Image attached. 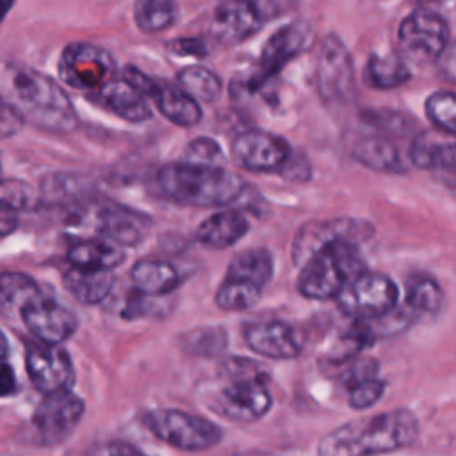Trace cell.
<instances>
[{
	"mask_svg": "<svg viewBox=\"0 0 456 456\" xmlns=\"http://www.w3.org/2000/svg\"><path fill=\"white\" fill-rule=\"evenodd\" d=\"M419 420L411 410L353 419L321 438L317 452L324 456H363L394 452L415 444Z\"/></svg>",
	"mask_w": 456,
	"mask_h": 456,
	"instance_id": "6da1fadb",
	"label": "cell"
},
{
	"mask_svg": "<svg viewBox=\"0 0 456 456\" xmlns=\"http://www.w3.org/2000/svg\"><path fill=\"white\" fill-rule=\"evenodd\" d=\"M155 182L164 198L187 207H223L244 189L242 178L223 166L185 160L160 167Z\"/></svg>",
	"mask_w": 456,
	"mask_h": 456,
	"instance_id": "7a4b0ae2",
	"label": "cell"
},
{
	"mask_svg": "<svg viewBox=\"0 0 456 456\" xmlns=\"http://www.w3.org/2000/svg\"><path fill=\"white\" fill-rule=\"evenodd\" d=\"M9 87L12 102L7 103L23 121L57 134H68L77 128V110L53 78L30 68H16L11 73Z\"/></svg>",
	"mask_w": 456,
	"mask_h": 456,
	"instance_id": "3957f363",
	"label": "cell"
},
{
	"mask_svg": "<svg viewBox=\"0 0 456 456\" xmlns=\"http://www.w3.org/2000/svg\"><path fill=\"white\" fill-rule=\"evenodd\" d=\"M363 269L365 260L358 240L335 239L314 251L301 264L297 290L308 299H335L342 287Z\"/></svg>",
	"mask_w": 456,
	"mask_h": 456,
	"instance_id": "277c9868",
	"label": "cell"
},
{
	"mask_svg": "<svg viewBox=\"0 0 456 456\" xmlns=\"http://www.w3.org/2000/svg\"><path fill=\"white\" fill-rule=\"evenodd\" d=\"M142 424L153 436L180 451H205L221 440V429L212 420L182 410L146 411Z\"/></svg>",
	"mask_w": 456,
	"mask_h": 456,
	"instance_id": "5b68a950",
	"label": "cell"
},
{
	"mask_svg": "<svg viewBox=\"0 0 456 456\" xmlns=\"http://www.w3.org/2000/svg\"><path fill=\"white\" fill-rule=\"evenodd\" d=\"M335 299L353 319H376L399 305V289L387 274L363 269L342 287Z\"/></svg>",
	"mask_w": 456,
	"mask_h": 456,
	"instance_id": "8992f818",
	"label": "cell"
},
{
	"mask_svg": "<svg viewBox=\"0 0 456 456\" xmlns=\"http://www.w3.org/2000/svg\"><path fill=\"white\" fill-rule=\"evenodd\" d=\"M447 21L428 9H419L408 14L397 28V43L401 55L417 64L436 61L449 45Z\"/></svg>",
	"mask_w": 456,
	"mask_h": 456,
	"instance_id": "52a82bcc",
	"label": "cell"
},
{
	"mask_svg": "<svg viewBox=\"0 0 456 456\" xmlns=\"http://www.w3.org/2000/svg\"><path fill=\"white\" fill-rule=\"evenodd\" d=\"M59 77L69 87L93 94L116 77V62L96 45L71 43L61 53Z\"/></svg>",
	"mask_w": 456,
	"mask_h": 456,
	"instance_id": "ba28073f",
	"label": "cell"
},
{
	"mask_svg": "<svg viewBox=\"0 0 456 456\" xmlns=\"http://www.w3.org/2000/svg\"><path fill=\"white\" fill-rule=\"evenodd\" d=\"M315 82L321 98L328 105H346L354 94V68L346 45L330 34L324 37L319 57Z\"/></svg>",
	"mask_w": 456,
	"mask_h": 456,
	"instance_id": "9c48e42d",
	"label": "cell"
},
{
	"mask_svg": "<svg viewBox=\"0 0 456 456\" xmlns=\"http://www.w3.org/2000/svg\"><path fill=\"white\" fill-rule=\"evenodd\" d=\"M314 37L315 32L306 21L296 20L280 27L262 48L258 66L248 82L249 89L255 91L278 75L285 64L312 46Z\"/></svg>",
	"mask_w": 456,
	"mask_h": 456,
	"instance_id": "30bf717a",
	"label": "cell"
},
{
	"mask_svg": "<svg viewBox=\"0 0 456 456\" xmlns=\"http://www.w3.org/2000/svg\"><path fill=\"white\" fill-rule=\"evenodd\" d=\"M84 401L69 388L45 394L32 415V426L45 445L64 442L84 417Z\"/></svg>",
	"mask_w": 456,
	"mask_h": 456,
	"instance_id": "8fae6325",
	"label": "cell"
},
{
	"mask_svg": "<svg viewBox=\"0 0 456 456\" xmlns=\"http://www.w3.org/2000/svg\"><path fill=\"white\" fill-rule=\"evenodd\" d=\"M290 151L283 137L258 128L239 134L232 142L233 162L253 173H280Z\"/></svg>",
	"mask_w": 456,
	"mask_h": 456,
	"instance_id": "7c38bea8",
	"label": "cell"
},
{
	"mask_svg": "<svg viewBox=\"0 0 456 456\" xmlns=\"http://www.w3.org/2000/svg\"><path fill=\"white\" fill-rule=\"evenodd\" d=\"M27 374L41 394L71 388L75 369L69 353L61 344L37 340L27 349Z\"/></svg>",
	"mask_w": 456,
	"mask_h": 456,
	"instance_id": "4fadbf2b",
	"label": "cell"
},
{
	"mask_svg": "<svg viewBox=\"0 0 456 456\" xmlns=\"http://www.w3.org/2000/svg\"><path fill=\"white\" fill-rule=\"evenodd\" d=\"M20 321L37 340L52 344L68 340L78 328L77 315L68 306L46 297L43 292L23 306Z\"/></svg>",
	"mask_w": 456,
	"mask_h": 456,
	"instance_id": "5bb4252c",
	"label": "cell"
},
{
	"mask_svg": "<svg viewBox=\"0 0 456 456\" xmlns=\"http://www.w3.org/2000/svg\"><path fill=\"white\" fill-rule=\"evenodd\" d=\"M219 415L248 424L262 419L273 406V395L258 378H244L226 385L214 403Z\"/></svg>",
	"mask_w": 456,
	"mask_h": 456,
	"instance_id": "9a60e30c",
	"label": "cell"
},
{
	"mask_svg": "<svg viewBox=\"0 0 456 456\" xmlns=\"http://www.w3.org/2000/svg\"><path fill=\"white\" fill-rule=\"evenodd\" d=\"M269 14L260 0H223L212 18V36L224 43L235 45L262 28Z\"/></svg>",
	"mask_w": 456,
	"mask_h": 456,
	"instance_id": "2e32d148",
	"label": "cell"
},
{
	"mask_svg": "<svg viewBox=\"0 0 456 456\" xmlns=\"http://www.w3.org/2000/svg\"><path fill=\"white\" fill-rule=\"evenodd\" d=\"M370 233L372 226L360 219L337 217L321 223L312 221L297 230L292 242V260L296 265H301L314 251H317L319 248L335 239H353L360 242L362 239H367Z\"/></svg>",
	"mask_w": 456,
	"mask_h": 456,
	"instance_id": "e0dca14e",
	"label": "cell"
},
{
	"mask_svg": "<svg viewBox=\"0 0 456 456\" xmlns=\"http://www.w3.org/2000/svg\"><path fill=\"white\" fill-rule=\"evenodd\" d=\"M96 230L102 237L119 246H137L151 228V219L139 210L119 203H105L94 214Z\"/></svg>",
	"mask_w": 456,
	"mask_h": 456,
	"instance_id": "ac0fdd59",
	"label": "cell"
},
{
	"mask_svg": "<svg viewBox=\"0 0 456 456\" xmlns=\"http://www.w3.org/2000/svg\"><path fill=\"white\" fill-rule=\"evenodd\" d=\"M246 346L273 360H292L301 353V342L296 331L283 321L253 322L244 328Z\"/></svg>",
	"mask_w": 456,
	"mask_h": 456,
	"instance_id": "d6986e66",
	"label": "cell"
},
{
	"mask_svg": "<svg viewBox=\"0 0 456 456\" xmlns=\"http://www.w3.org/2000/svg\"><path fill=\"white\" fill-rule=\"evenodd\" d=\"M89 96L130 123H141L151 118L148 96L123 75L112 77Z\"/></svg>",
	"mask_w": 456,
	"mask_h": 456,
	"instance_id": "ffe728a7",
	"label": "cell"
},
{
	"mask_svg": "<svg viewBox=\"0 0 456 456\" xmlns=\"http://www.w3.org/2000/svg\"><path fill=\"white\" fill-rule=\"evenodd\" d=\"M410 160L419 169H436L452 175L456 162L454 137L442 130L419 132L410 146Z\"/></svg>",
	"mask_w": 456,
	"mask_h": 456,
	"instance_id": "44dd1931",
	"label": "cell"
},
{
	"mask_svg": "<svg viewBox=\"0 0 456 456\" xmlns=\"http://www.w3.org/2000/svg\"><path fill=\"white\" fill-rule=\"evenodd\" d=\"M248 221L235 210H221L203 219L196 228V239L208 249H224L233 246L248 233Z\"/></svg>",
	"mask_w": 456,
	"mask_h": 456,
	"instance_id": "7402d4cb",
	"label": "cell"
},
{
	"mask_svg": "<svg viewBox=\"0 0 456 456\" xmlns=\"http://www.w3.org/2000/svg\"><path fill=\"white\" fill-rule=\"evenodd\" d=\"M130 280L137 292L160 297L178 287L180 274L171 262L160 258H142L132 265Z\"/></svg>",
	"mask_w": 456,
	"mask_h": 456,
	"instance_id": "603a6c76",
	"label": "cell"
},
{
	"mask_svg": "<svg viewBox=\"0 0 456 456\" xmlns=\"http://www.w3.org/2000/svg\"><path fill=\"white\" fill-rule=\"evenodd\" d=\"M151 100L155 102L159 112L178 126H196L201 121L203 112L200 103L180 86L157 82Z\"/></svg>",
	"mask_w": 456,
	"mask_h": 456,
	"instance_id": "cb8c5ba5",
	"label": "cell"
},
{
	"mask_svg": "<svg viewBox=\"0 0 456 456\" xmlns=\"http://www.w3.org/2000/svg\"><path fill=\"white\" fill-rule=\"evenodd\" d=\"M66 290L84 305L102 303L114 287L110 269H86L71 265L62 276Z\"/></svg>",
	"mask_w": 456,
	"mask_h": 456,
	"instance_id": "d4e9b609",
	"label": "cell"
},
{
	"mask_svg": "<svg viewBox=\"0 0 456 456\" xmlns=\"http://www.w3.org/2000/svg\"><path fill=\"white\" fill-rule=\"evenodd\" d=\"M126 258L125 248L105 239H84L68 249V262L75 267L86 269H110L114 271Z\"/></svg>",
	"mask_w": 456,
	"mask_h": 456,
	"instance_id": "484cf974",
	"label": "cell"
},
{
	"mask_svg": "<svg viewBox=\"0 0 456 456\" xmlns=\"http://www.w3.org/2000/svg\"><path fill=\"white\" fill-rule=\"evenodd\" d=\"M353 157L378 173H403L401 151L395 142L383 135H363L353 144Z\"/></svg>",
	"mask_w": 456,
	"mask_h": 456,
	"instance_id": "4316f807",
	"label": "cell"
},
{
	"mask_svg": "<svg viewBox=\"0 0 456 456\" xmlns=\"http://www.w3.org/2000/svg\"><path fill=\"white\" fill-rule=\"evenodd\" d=\"M442 303L444 292L435 278H431L429 274H415L408 280L406 301L403 306L413 321L436 315Z\"/></svg>",
	"mask_w": 456,
	"mask_h": 456,
	"instance_id": "83f0119b",
	"label": "cell"
},
{
	"mask_svg": "<svg viewBox=\"0 0 456 456\" xmlns=\"http://www.w3.org/2000/svg\"><path fill=\"white\" fill-rule=\"evenodd\" d=\"M365 82L376 89H394L410 80L411 71L401 53H376L367 61Z\"/></svg>",
	"mask_w": 456,
	"mask_h": 456,
	"instance_id": "f1b7e54d",
	"label": "cell"
},
{
	"mask_svg": "<svg viewBox=\"0 0 456 456\" xmlns=\"http://www.w3.org/2000/svg\"><path fill=\"white\" fill-rule=\"evenodd\" d=\"M41 294L39 285L25 273H0V312L5 317H20L23 306Z\"/></svg>",
	"mask_w": 456,
	"mask_h": 456,
	"instance_id": "f546056e",
	"label": "cell"
},
{
	"mask_svg": "<svg viewBox=\"0 0 456 456\" xmlns=\"http://www.w3.org/2000/svg\"><path fill=\"white\" fill-rule=\"evenodd\" d=\"M274 273L273 255L264 248H249L233 256L226 269V276L248 280L264 289Z\"/></svg>",
	"mask_w": 456,
	"mask_h": 456,
	"instance_id": "4dcf8cb0",
	"label": "cell"
},
{
	"mask_svg": "<svg viewBox=\"0 0 456 456\" xmlns=\"http://www.w3.org/2000/svg\"><path fill=\"white\" fill-rule=\"evenodd\" d=\"M262 297V289L248 280L226 276L216 292V305L226 312H244L253 308Z\"/></svg>",
	"mask_w": 456,
	"mask_h": 456,
	"instance_id": "1f68e13d",
	"label": "cell"
},
{
	"mask_svg": "<svg viewBox=\"0 0 456 456\" xmlns=\"http://www.w3.org/2000/svg\"><path fill=\"white\" fill-rule=\"evenodd\" d=\"M176 0H135L134 20L141 32L157 34L173 25Z\"/></svg>",
	"mask_w": 456,
	"mask_h": 456,
	"instance_id": "d6a6232c",
	"label": "cell"
},
{
	"mask_svg": "<svg viewBox=\"0 0 456 456\" xmlns=\"http://www.w3.org/2000/svg\"><path fill=\"white\" fill-rule=\"evenodd\" d=\"M180 87L196 102H214L223 89L221 78L205 66H187L178 71Z\"/></svg>",
	"mask_w": 456,
	"mask_h": 456,
	"instance_id": "836d02e7",
	"label": "cell"
},
{
	"mask_svg": "<svg viewBox=\"0 0 456 456\" xmlns=\"http://www.w3.org/2000/svg\"><path fill=\"white\" fill-rule=\"evenodd\" d=\"M426 116L442 132L454 135L456 132V98L451 91H436L426 98Z\"/></svg>",
	"mask_w": 456,
	"mask_h": 456,
	"instance_id": "e575fe53",
	"label": "cell"
},
{
	"mask_svg": "<svg viewBox=\"0 0 456 456\" xmlns=\"http://www.w3.org/2000/svg\"><path fill=\"white\" fill-rule=\"evenodd\" d=\"M87 191L89 185H86L84 180L75 175H52L43 185L45 198L57 203H77L80 198L87 196Z\"/></svg>",
	"mask_w": 456,
	"mask_h": 456,
	"instance_id": "d590c367",
	"label": "cell"
},
{
	"mask_svg": "<svg viewBox=\"0 0 456 456\" xmlns=\"http://www.w3.org/2000/svg\"><path fill=\"white\" fill-rule=\"evenodd\" d=\"M36 192L28 183L14 178H0V212H21L36 205Z\"/></svg>",
	"mask_w": 456,
	"mask_h": 456,
	"instance_id": "8d00e7d4",
	"label": "cell"
},
{
	"mask_svg": "<svg viewBox=\"0 0 456 456\" xmlns=\"http://www.w3.org/2000/svg\"><path fill=\"white\" fill-rule=\"evenodd\" d=\"M226 346V333L219 328H201L183 337V349L192 354H216Z\"/></svg>",
	"mask_w": 456,
	"mask_h": 456,
	"instance_id": "74e56055",
	"label": "cell"
},
{
	"mask_svg": "<svg viewBox=\"0 0 456 456\" xmlns=\"http://www.w3.org/2000/svg\"><path fill=\"white\" fill-rule=\"evenodd\" d=\"M183 160L194 164H210L221 166L224 160V153L217 141L210 137H196L183 150Z\"/></svg>",
	"mask_w": 456,
	"mask_h": 456,
	"instance_id": "f35d334b",
	"label": "cell"
},
{
	"mask_svg": "<svg viewBox=\"0 0 456 456\" xmlns=\"http://www.w3.org/2000/svg\"><path fill=\"white\" fill-rule=\"evenodd\" d=\"M385 388H387L385 381L378 379L376 376L363 379L349 388V406L353 410H367L381 399V395L385 394Z\"/></svg>",
	"mask_w": 456,
	"mask_h": 456,
	"instance_id": "ab89813d",
	"label": "cell"
},
{
	"mask_svg": "<svg viewBox=\"0 0 456 456\" xmlns=\"http://www.w3.org/2000/svg\"><path fill=\"white\" fill-rule=\"evenodd\" d=\"M376 374H378V362L374 358H358L346 372L344 383L347 388H351L353 385H356L363 379L374 378Z\"/></svg>",
	"mask_w": 456,
	"mask_h": 456,
	"instance_id": "60d3db41",
	"label": "cell"
},
{
	"mask_svg": "<svg viewBox=\"0 0 456 456\" xmlns=\"http://www.w3.org/2000/svg\"><path fill=\"white\" fill-rule=\"evenodd\" d=\"M167 48L180 57H205L208 53L205 41L200 37H180L167 43Z\"/></svg>",
	"mask_w": 456,
	"mask_h": 456,
	"instance_id": "b9f144b4",
	"label": "cell"
},
{
	"mask_svg": "<svg viewBox=\"0 0 456 456\" xmlns=\"http://www.w3.org/2000/svg\"><path fill=\"white\" fill-rule=\"evenodd\" d=\"M280 173L292 182H306L312 175L310 171V164L303 155H297L294 151H290L287 162L283 164V167L280 169Z\"/></svg>",
	"mask_w": 456,
	"mask_h": 456,
	"instance_id": "7bdbcfd3",
	"label": "cell"
},
{
	"mask_svg": "<svg viewBox=\"0 0 456 456\" xmlns=\"http://www.w3.org/2000/svg\"><path fill=\"white\" fill-rule=\"evenodd\" d=\"M14 388H16V378H14L12 367L7 365L4 360H0V397L12 394Z\"/></svg>",
	"mask_w": 456,
	"mask_h": 456,
	"instance_id": "ee69618b",
	"label": "cell"
},
{
	"mask_svg": "<svg viewBox=\"0 0 456 456\" xmlns=\"http://www.w3.org/2000/svg\"><path fill=\"white\" fill-rule=\"evenodd\" d=\"M100 452H107V454H139L141 451L130 444L125 442H112L107 447L100 449Z\"/></svg>",
	"mask_w": 456,
	"mask_h": 456,
	"instance_id": "f6af8a7d",
	"label": "cell"
},
{
	"mask_svg": "<svg viewBox=\"0 0 456 456\" xmlns=\"http://www.w3.org/2000/svg\"><path fill=\"white\" fill-rule=\"evenodd\" d=\"M9 351V344H7V337L4 335V331L0 330V360H5Z\"/></svg>",
	"mask_w": 456,
	"mask_h": 456,
	"instance_id": "bcb514c9",
	"label": "cell"
},
{
	"mask_svg": "<svg viewBox=\"0 0 456 456\" xmlns=\"http://www.w3.org/2000/svg\"><path fill=\"white\" fill-rule=\"evenodd\" d=\"M14 0H0V21L7 16V12L11 11Z\"/></svg>",
	"mask_w": 456,
	"mask_h": 456,
	"instance_id": "7dc6e473",
	"label": "cell"
}]
</instances>
